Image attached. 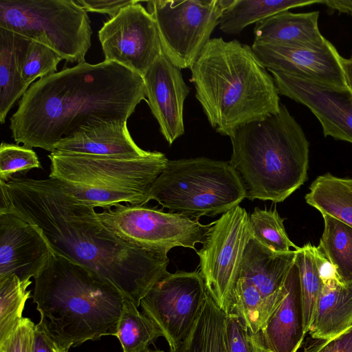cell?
Listing matches in <instances>:
<instances>
[{"label": "cell", "instance_id": "18", "mask_svg": "<svg viewBox=\"0 0 352 352\" xmlns=\"http://www.w3.org/2000/svg\"><path fill=\"white\" fill-rule=\"evenodd\" d=\"M145 94L160 132L170 145L185 131L184 101L190 88L181 69L162 53L143 76Z\"/></svg>", "mask_w": 352, "mask_h": 352}, {"label": "cell", "instance_id": "36", "mask_svg": "<svg viewBox=\"0 0 352 352\" xmlns=\"http://www.w3.org/2000/svg\"><path fill=\"white\" fill-rule=\"evenodd\" d=\"M302 352H352V326L335 337L314 339Z\"/></svg>", "mask_w": 352, "mask_h": 352}, {"label": "cell", "instance_id": "26", "mask_svg": "<svg viewBox=\"0 0 352 352\" xmlns=\"http://www.w3.org/2000/svg\"><path fill=\"white\" fill-rule=\"evenodd\" d=\"M320 0H233L223 11L219 29L230 35L240 34L244 28L291 8L320 3Z\"/></svg>", "mask_w": 352, "mask_h": 352}, {"label": "cell", "instance_id": "21", "mask_svg": "<svg viewBox=\"0 0 352 352\" xmlns=\"http://www.w3.org/2000/svg\"><path fill=\"white\" fill-rule=\"evenodd\" d=\"M352 326V280L322 284L309 333L313 339L335 337Z\"/></svg>", "mask_w": 352, "mask_h": 352}, {"label": "cell", "instance_id": "19", "mask_svg": "<svg viewBox=\"0 0 352 352\" xmlns=\"http://www.w3.org/2000/svg\"><path fill=\"white\" fill-rule=\"evenodd\" d=\"M306 333L299 270L294 261L276 307L261 329L252 334L263 352H297Z\"/></svg>", "mask_w": 352, "mask_h": 352}, {"label": "cell", "instance_id": "9", "mask_svg": "<svg viewBox=\"0 0 352 352\" xmlns=\"http://www.w3.org/2000/svg\"><path fill=\"white\" fill-rule=\"evenodd\" d=\"M295 250L276 252L250 236L232 291L230 313L236 314L256 334L276 307Z\"/></svg>", "mask_w": 352, "mask_h": 352}, {"label": "cell", "instance_id": "43", "mask_svg": "<svg viewBox=\"0 0 352 352\" xmlns=\"http://www.w3.org/2000/svg\"><path fill=\"white\" fill-rule=\"evenodd\" d=\"M350 59L352 60V52H351V56Z\"/></svg>", "mask_w": 352, "mask_h": 352}, {"label": "cell", "instance_id": "5", "mask_svg": "<svg viewBox=\"0 0 352 352\" xmlns=\"http://www.w3.org/2000/svg\"><path fill=\"white\" fill-rule=\"evenodd\" d=\"M230 165L245 198L282 202L307 179L309 143L287 108L239 126Z\"/></svg>", "mask_w": 352, "mask_h": 352}, {"label": "cell", "instance_id": "3", "mask_svg": "<svg viewBox=\"0 0 352 352\" xmlns=\"http://www.w3.org/2000/svg\"><path fill=\"white\" fill-rule=\"evenodd\" d=\"M190 71L196 98L222 135L230 137L239 126L280 109L272 76L252 47L237 40L211 38Z\"/></svg>", "mask_w": 352, "mask_h": 352}, {"label": "cell", "instance_id": "42", "mask_svg": "<svg viewBox=\"0 0 352 352\" xmlns=\"http://www.w3.org/2000/svg\"><path fill=\"white\" fill-rule=\"evenodd\" d=\"M56 352H65V351H58V350L56 349Z\"/></svg>", "mask_w": 352, "mask_h": 352}, {"label": "cell", "instance_id": "37", "mask_svg": "<svg viewBox=\"0 0 352 352\" xmlns=\"http://www.w3.org/2000/svg\"><path fill=\"white\" fill-rule=\"evenodd\" d=\"M87 12L107 14L115 17L122 9L138 3V0H74Z\"/></svg>", "mask_w": 352, "mask_h": 352}, {"label": "cell", "instance_id": "14", "mask_svg": "<svg viewBox=\"0 0 352 352\" xmlns=\"http://www.w3.org/2000/svg\"><path fill=\"white\" fill-rule=\"evenodd\" d=\"M141 1L122 9L98 32L104 60L144 76L162 53L156 22Z\"/></svg>", "mask_w": 352, "mask_h": 352}, {"label": "cell", "instance_id": "16", "mask_svg": "<svg viewBox=\"0 0 352 352\" xmlns=\"http://www.w3.org/2000/svg\"><path fill=\"white\" fill-rule=\"evenodd\" d=\"M252 49L268 71L348 87L342 56L328 40L312 45L253 43Z\"/></svg>", "mask_w": 352, "mask_h": 352}, {"label": "cell", "instance_id": "8", "mask_svg": "<svg viewBox=\"0 0 352 352\" xmlns=\"http://www.w3.org/2000/svg\"><path fill=\"white\" fill-rule=\"evenodd\" d=\"M0 28L43 44L67 62L85 63L92 30L74 0H0Z\"/></svg>", "mask_w": 352, "mask_h": 352}, {"label": "cell", "instance_id": "40", "mask_svg": "<svg viewBox=\"0 0 352 352\" xmlns=\"http://www.w3.org/2000/svg\"><path fill=\"white\" fill-rule=\"evenodd\" d=\"M341 65L348 87L352 91V60L342 58Z\"/></svg>", "mask_w": 352, "mask_h": 352}, {"label": "cell", "instance_id": "25", "mask_svg": "<svg viewBox=\"0 0 352 352\" xmlns=\"http://www.w3.org/2000/svg\"><path fill=\"white\" fill-rule=\"evenodd\" d=\"M309 188L305 197L309 205L352 227V178L326 173L317 177Z\"/></svg>", "mask_w": 352, "mask_h": 352}, {"label": "cell", "instance_id": "31", "mask_svg": "<svg viewBox=\"0 0 352 352\" xmlns=\"http://www.w3.org/2000/svg\"><path fill=\"white\" fill-rule=\"evenodd\" d=\"M295 263L300 276L305 331L309 332L318 296L322 287L314 254L313 245L307 243L295 250Z\"/></svg>", "mask_w": 352, "mask_h": 352}, {"label": "cell", "instance_id": "39", "mask_svg": "<svg viewBox=\"0 0 352 352\" xmlns=\"http://www.w3.org/2000/svg\"><path fill=\"white\" fill-rule=\"evenodd\" d=\"M320 3L325 5L331 11L352 15V1L320 0Z\"/></svg>", "mask_w": 352, "mask_h": 352}, {"label": "cell", "instance_id": "32", "mask_svg": "<svg viewBox=\"0 0 352 352\" xmlns=\"http://www.w3.org/2000/svg\"><path fill=\"white\" fill-rule=\"evenodd\" d=\"M63 58L49 47L30 41L22 63L21 74L29 87L37 78H43L57 72V65Z\"/></svg>", "mask_w": 352, "mask_h": 352}, {"label": "cell", "instance_id": "24", "mask_svg": "<svg viewBox=\"0 0 352 352\" xmlns=\"http://www.w3.org/2000/svg\"><path fill=\"white\" fill-rule=\"evenodd\" d=\"M170 352H229L227 314L208 293L187 336Z\"/></svg>", "mask_w": 352, "mask_h": 352}, {"label": "cell", "instance_id": "12", "mask_svg": "<svg viewBox=\"0 0 352 352\" xmlns=\"http://www.w3.org/2000/svg\"><path fill=\"white\" fill-rule=\"evenodd\" d=\"M251 236L249 215L237 206L212 222L202 248L195 251L207 292L226 314Z\"/></svg>", "mask_w": 352, "mask_h": 352}, {"label": "cell", "instance_id": "23", "mask_svg": "<svg viewBox=\"0 0 352 352\" xmlns=\"http://www.w3.org/2000/svg\"><path fill=\"white\" fill-rule=\"evenodd\" d=\"M30 40L0 28V121L29 88L22 78L23 56Z\"/></svg>", "mask_w": 352, "mask_h": 352}, {"label": "cell", "instance_id": "1", "mask_svg": "<svg viewBox=\"0 0 352 352\" xmlns=\"http://www.w3.org/2000/svg\"><path fill=\"white\" fill-rule=\"evenodd\" d=\"M0 211L35 226L53 253L89 270L137 307L170 273L167 253L124 241L104 226L93 206L73 197L55 179H36L23 173L0 181Z\"/></svg>", "mask_w": 352, "mask_h": 352}, {"label": "cell", "instance_id": "33", "mask_svg": "<svg viewBox=\"0 0 352 352\" xmlns=\"http://www.w3.org/2000/svg\"><path fill=\"white\" fill-rule=\"evenodd\" d=\"M42 166L35 151L30 148L2 142L0 146V181L7 182L18 173H26Z\"/></svg>", "mask_w": 352, "mask_h": 352}, {"label": "cell", "instance_id": "28", "mask_svg": "<svg viewBox=\"0 0 352 352\" xmlns=\"http://www.w3.org/2000/svg\"><path fill=\"white\" fill-rule=\"evenodd\" d=\"M317 247L336 267L343 282L352 280V227L327 214Z\"/></svg>", "mask_w": 352, "mask_h": 352}, {"label": "cell", "instance_id": "29", "mask_svg": "<svg viewBox=\"0 0 352 352\" xmlns=\"http://www.w3.org/2000/svg\"><path fill=\"white\" fill-rule=\"evenodd\" d=\"M32 281L12 275L0 280V346L3 345L21 321L26 301L30 298L28 287Z\"/></svg>", "mask_w": 352, "mask_h": 352}, {"label": "cell", "instance_id": "38", "mask_svg": "<svg viewBox=\"0 0 352 352\" xmlns=\"http://www.w3.org/2000/svg\"><path fill=\"white\" fill-rule=\"evenodd\" d=\"M313 254L322 284H327L338 280L342 281L333 265L324 254L314 245H313Z\"/></svg>", "mask_w": 352, "mask_h": 352}, {"label": "cell", "instance_id": "20", "mask_svg": "<svg viewBox=\"0 0 352 352\" xmlns=\"http://www.w3.org/2000/svg\"><path fill=\"white\" fill-rule=\"evenodd\" d=\"M55 151L72 154L135 158L151 151L139 147L127 128V120H102L80 126L63 138Z\"/></svg>", "mask_w": 352, "mask_h": 352}, {"label": "cell", "instance_id": "34", "mask_svg": "<svg viewBox=\"0 0 352 352\" xmlns=\"http://www.w3.org/2000/svg\"><path fill=\"white\" fill-rule=\"evenodd\" d=\"M227 338L229 352H263L248 327L231 312L227 314Z\"/></svg>", "mask_w": 352, "mask_h": 352}, {"label": "cell", "instance_id": "22", "mask_svg": "<svg viewBox=\"0 0 352 352\" xmlns=\"http://www.w3.org/2000/svg\"><path fill=\"white\" fill-rule=\"evenodd\" d=\"M319 12L293 13L284 11L257 23L254 43L280 45H312L327 39L318 27Z\"/></svg>", "mask_w": 352, "mask_h": 352}, {"label": "cell", "instance_id": "4", "mask_svg": "<svg viewBox=\"0 0 352 352\" xmlns=\"http://www.w3.org/2000/svg\"><path fill=\"white\" fill-rule=\"evenodd\" d=\"M34 283L38 324L58 351L114 336L124 299L89 270L52 252Z\"/></svg>", "mask_w": 352, "mask_h": 352}, {"label": "cell", "instance_id": "35", "mask_svg": "<svg viewBox=\"0 0 352 352\" xmlns=\"http://www.w3.org/2000/svg\"><path fill=\"white\" fill-rule=\"evenodd\" d=\"M36 324L23 318L7 341L0 346V352H32Z\"/></svg>", "mask_w": 352, "mask_h": 352}, {"label": "cell", "instance_id": "30", "mask_svg": "<svg viewBox=\"0 0 352 352\" xmlns=\"http://www.w3.org/2000/svg\"><path fill=\"white\" fill-rule=\"evenodd\" d=\"M276 208H255L249 216L252 236L259 243L276 252H287L296 246L289 239L283 221Z\"/></svg>", "mask_w": 352, "mask_h": 352}, {"label": "cell", "instance_id": "7", "mask_svg": "<svg viewBox=\"0 0 352 352\" xmlns=\"http://www.w3.org/2000/svg\"><path fill=\"white\" fill-rule=\"evenodd\" d=\"M244 198L242 184L229 162L204 157L168 160L149 192L150 200L195 219L223 214Z\"/></svg>", "mask_w": 352, "mask_h": 352}, {"label": "cell", "instance_id": "13", "mask_svg": "<svg viewBox=\"0 0 352 352\" xmlns=\"http://www.w3.org/2000/svg\"><path fill=\"white\" fill-rule=\"evenodd\" d=\"M207 294L199 272L177 271L157 282L141 300L142 312L160 329L170 351L190 332Z\"/></svg>", "mask_w": 352, "mask_h": 352}, {"label": "cell", "instance_id": "2", "mask_svg": "<svg viewBox=\"0 0 352 352\" xmlns=\"http://www.w3.org/2000/svg\"><path fill=\"white\" fill-rule=\"evenodd\" d=\"M146 100L143 77L111 61L87 62L33 82L10 118L18 144L54 152L64 138L80 126L123 120Z\"/></svg>", "mask_w": 352, "mask_h": 352}, {"label": "cell", "instance_id": "17", "mask_svg": "<svg viewBox=\"0 0 352 352\" xmlns=\"http://www.w3.org/2000/svg\"><path fill=\"white\" fill-rule=\"evenodd\" d=\"M52 251L39 230L22 218L0 211V280L12 275L21 280L36 277Z\"/></svg>", "mask_w": 352, "mask_h": 352}, {"label": "cell", "instance_id": "15", "mask_svg": "<svg viewBox=\"0 0 352 352\" xmlns=\"http://www.w3.org/2000/svg\"><path fill=\"white\" fill-rule=\"evenodd\" d=\"M269 72L278 94L306 106L320 122L325 137L352 143V91L349 87Z\"/></svg>", "mask_w": 352, "mask_h": 352}, {"label": "cell", "instance_id": "10", "mask_svg": "<svg viewBox=\"0 0 352 352\" xmlns=\"http://www.w3.org/2000/svg\"><path fill=\"white\" fill-rule=\"evenodd\" d=\"M233 0H151L162 53L180 69H190L211 39L223 11Z\"/></svg>", "mask_w": 352, "mask_h": 352}, {"label": "cell", "instance_id": "41", "mask_svg": "<svg viewBox=\"0 0 352 352\" xmlns=\"http://www.w3.org/2000/svg\"><path fill=\"white\" fill-rule=\"evenodd\" d=\"M148 352H164V351H160V350H155V351H152L151 350L150 351Z\"/></svg>", "mask_w": 352, "mask_h": 352}, {"label": "cell", "instance_id": "27", "mask_svg": "<svg viewBox=\"0 0 352 352\" xmlns=\"http://www.w3.org/2000/svg\"><path fill=\"white\" fill-rule=\"evenodd\" d=\"M134 304L124 301L114 336L123 352H148L149 346L163 336L157 326Z\"/></svg>", "mask_w": 352, "mask_h": 352}, {"label": "cell", "instance_id": "11", "mask_svg": "<svg viewBox=\"0 0 352 352\" xmlns=\"http://www.w3.org/2000/svg\"><path fill=\"white\" fill-rule=\"evenodd\" d=\"M98 214L104 226L124 241L167 254L175 247L196 251L195 245L204 243L212 225L179 213L130 204L103 209Z\"/></svg>", "mask_w": 352, "mask_h": 352}, {"label": "cell", "instance_id": "6", "mask_svg": "<svg viewBox=\"0 0 352 352\" xmlns=\"http://www.w3.org/2000/svg\"><path fill=\"white\" fill-rule=\"evenodd\" d=\"M49 177L75 198L103 209L122 203L145 205L168 159L159 151L135 158L52 152Z\"/></svg>", "mask_w": 352, "mask_h": 352}]
</instances>
